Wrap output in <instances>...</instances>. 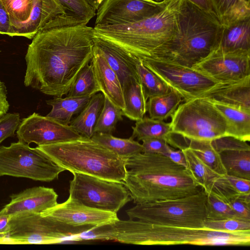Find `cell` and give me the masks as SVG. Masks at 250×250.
<instances>
[{
  "instance_id": "6da1fadb",
  "label": "cell",
  "mask_w": 250,
  "mask_h": 250,
  "mask_svg": "<svg viewBox=\"0 0 250 250\" xmlns=\"http://www.w3.org/2000/svg\"><path fill=\"white\" fill-rule=\"evenodd\" d=\"M94 28L65 14L47 23L32 39L25 56L24 84L54 97L67 95L90 62Z\"/></svg>"
},
{
  "instance_id": "7a4b0ae2",
  "label": "cell",
  "mask_w": 250,
  "mask_h": 250,
  "mask_svg": "<svg viewBox=\"0 0 250 250\" xmlns=\"http://www.w3.org/2000/svg\"><path fill=\"white\" fill-rule=\"evenodd\" d=\"M126 169L123 184L136 205L182 198L203 189L186 167L161 154L139 153L126 159Z\"/></svg>"
},
{
  "instance_id": "3957f363",
  "label": "cell",
  "mask_w": 250,
  "mask_h": 250,
  "mask_svg": "<svg viewBox=\"0 0 250 250\" xmlns=\"http://www.w3.org/2000/svg\"><path fill=\"white\" fill-rule=\"evenodd\" d=\"M96 237L140 245L249 246L250 230L228 232L208 229L149 224L129 219L98 227Z\"/></svg>"
},
{
  "instance_id": "277c9868",
  "label": "cell",
  "mask_w": 250,
  "mask_h": 250,
  "mask_svg": "<svg viewBox=\"0 0 250 250\" xmlns=\"http://www.w3.org/2000/svg\"><path fill=\"white\" fill-rule=\"evenodd\" d=\"M223 28L215 14L181 0L175 35L150 58L192 67L219 46Z\"/></svg>"
},
{
  "instance_id": "5b68a950",
  "label": "cell",
  "mask_w": 250,
  "mask_h": 250,
  "mask_svg": "<svg viewBox=\"0 0 250 250\" xmlns=\"http://www.w3.org/2000/svg\"><path fill=\"white\" fill-rule=\"evenodd\" d=\"M181 0H170L155 15L125 25L94 26V34L116 44L141 62L171 40L178 28Z\"/></svg>"
},
{
  "instance_id": "8992f818",
  "label": "cell",
  "mask_w": 250,
  "mask_h": 250,
  "mask_svg": "<svg viewBox=\"0 0 250 250\" xmlns=\"http://www.w3.org/2000/svg\"><path fill=\"white\" fill-rule=\"evenodd\" d=\"M37 147L72 173H82L122 183L125 180L127 159L91 138L82 136L74 140Z\"/></svg>"
},
{
  "instance_id": "52a82bcc",
  "label": "cell",
  "mask_w": 250,
  "mask_h": 250,
  "mask_svg": "<svg viewBox=\"0 0 250 250\" xmlns=\"http://www.w3.org/2000/svg\"><path fill=\"white\" fill-rule=\"evenodd\" d=\"M207 194L199 192L175 199L136 204L126 210L130 219L159 225L204 228Z\"/></svg>"
},
{
  "instance_id": "ba28073f",
  "label": "cell",
  "mask_w": 250,
  "mask_h": 250,
  "mask_svg": "<svg viewBox=\"0 0 250 250\" xmlns=\"http://www.w3.org/2000/svg\"><path fill=\"white\" fill-rule=\"evenodd\" d=\"M173 133L185 139L212 141L226 136V120L211 101L195 98L180 104L171 117Z\"/></svg>"
},
{
  "instance_id": "9c48e42d",
  "label": "cell",
  "mask_w": 250,
  "mask_h": 250,
  "mask_svg": "<svg viewBox=\"0 0 250 250\" xmlns=\"http://www.w3.org/2000/svg\"><path fill=\"white\" fill-rule=\"evenodd\" d=\"M7 235L9 244H52L73 241L75 236L92 226H73L41 213L21 212L12 215Z\"/></svg>"
},
{
  "instance_id": "30bf717a",
  "label": "cell",
  "mask_w": 250,
  "mask_h": 250,
  "mask_svg": "<svg viewBox=\"0 0 250 250\" xmlns=\"http://www.w3.org/2000/svg\"><path fill=\"white\" fill-rule=\"evenodd\" d=\"M65 169L38 148L18 141L0 146V177L10 176L50 182Z\"/></svg>"
},
{
  "instance_id": "8fae6325",
  "label": "cell",
  "mask_w": 250,
  "mask_h": 250,
  "mask_svg": "<svg viewBox=\"0 0 250 250\" xmlns=\"http://www.w3.org/2000/svg\"><path fill=\"white\" fill-rule=\"evenodd\" d=\"M69 197L87 207L117 213L131 200L123 183L79 173H73Z\"/></svg>"
},
{
  "instance_id": "7c38bea8",
  "label": "cell",
  "mask_w": 250,
  "mask_h": 250,
  "mask_svg": "<svg viewBox=\"0 0 250 250\" xmlns=\"http://www.w3.org/2000/svg\"><path fill=\"white\" fill-rule=\"evenodd\" d=\"M8 14L9 36L32 39L37 32L56 17L64 14L55 0H0Z\"/></svg>"
},
{
  "instance_id": "4fadbf2b",
  "label": "cell",
  "mask_w": 250,
  "mask_h": 250,
  "mask_svg": "<svg viewBox=\"0 0 250 250\" xmlns=\"http://www.w3.org/2000/svg\"><path fill=\"white\" fill-rule=\"evenodd\" d=\"M142 62L179 93L184 101L196 98L219 82L192 67L169 61L150 58Z\"/></svg>"
},
{
  "instance_id": "5bb4252c",
  "label": "cell",
  "mask_w": 250,
  "mask_h": 250,
  "mask_svg": "<svg viewBox=\"0 0 250 250\" xmlns=\"http://www.w3.org/2000/svg\"><path fill=\"white\" fill-rule=\"evenodd\" d=\"M170 0H104L97 9L94 26L125 25L152 16Z\"/></svg>"
},
{
  "instance_id": "9a60e30c",
  "label": "cell",
  "mask_w": 250,
  "mask_h": 250,
  "mask_svg": "<svg viewBox=\"0 0 250 250\" xmlns=\"http://www.w3.org/2000/svg\"><path fill=\"white\" fill-rule=\"evenodd\" d=\"M17 136L20 141L40 146L74 140L83 136L69 125L33 113L21 122Z\"/></svg>"
},
{
  "instance_id": "2e32d148",
  "label": "cell",
  "mask_w": 250,
  "mask_h": 250,
  "mask_svg": "<svg viewBox=\"0 0 250 250\" xmlns=\"http://www.w3.org/2000/svg\"><path fill=\"white\" fill-rule=\"evenodd\" d=\"M192 67L217 82L237 80L250 75V51H212Z\"/></svg>"
},
{
  "instance_id": "e0dca14e",
  "label": "cell",
  "mask_w": 250,
  "mask_h": 250,
  "mask_svg": "<svg viewBox=\"0 0 250 250\" xmlns=\"http://www.w3.org/2000/svg\"><path fill=\"white\" fill-rule=\"evenodd\" d=\"M41 214L76 227L92 226L97 227L112 223L119 219L117 213L87 207L69 197L64 202L58 203Z\"/></svg>"
},
{
  "instance_id": "ac0fdd59",
  "label": "cell",
  "mask_w": 250,
  "mask_h": 250,
  "mask_svg": "<svg viewBox=\"0 0 250 250\" xmlns=\"http://www.w3.org/2000/svg\"><path fill=\"white\" fill-rule=\"evenodd\" d=\"M211 144L220 154L227 174L250 180V146L247 142L224 136Z\"/></svg>"
},
{
  "instance_id": "d6986e66",
  "label": "cell",
  "mask_w": 250,
  "mask_h": 250,
  "mask_svg": "<svg viewBox=\"0 0 250 250\" xmlns=\"http://www.w3.org/2000/svg\"><path fill=\"white\" fill-rule=\"evenodd\" d=\"M58 195L52 188L43 186L26 188L10 196V202L1 210L6 214L21 212L42 213L58 204Z\"/></svg>"
},
{
  "instance_id": "ffe728a7",
  "label": "cell",
  "mask_w": 250,
  "mask_h": 250,
  "mask_svg": "<svg viewBox=\"0 0 250 250\" xmlns=\"http://www.w3.org/2000/svg\"><path fill=\"white\" fill-rule=\"evenodd\" d=\"M196 98L250 111V75L237 80L218 82Z\"/></svg>"
},
{
  "instance_id": "44dd1931",
  "label": "cell",
  "mask_w": 250,
  "mask_h": 250,
  "mask_svg": "<svg viewBox=\"0 0 250 250\" xmlns=\"http://www.w3.org/2000/svg\"><path fill=\"white\" fill-rule=\"evenodd\" d=\"M94 45L102 54L117 75L122 87L133 79L140 81L137 74L136 59L107 40L94 34Z\"/></svg>"
},
{
  "instance_id": "7402d4cb",
  "label": "cell",
  "mask_w": 250,
  "mask_h": 250,
  "mask_svg": "<svg viewBox=\"0 0 250 250\" xmlns=\"http://www.w3.org/2000/svg\"><path fill=\"white\" fill-rule=\"evenodd\" d=\"M91 62L100 92L123 110L125 107L123 92L119 78L94 45Z\"/></svg>"
},
{
  "instance_id": "603a6c76",
  "label": "cell",
  "mask_w": 250,
  "mask_h": 250,
  "mask_svg": "<svg viewBox=\"0 0 250 250\" xmlns=\"http://www.w3.org/2000/svg\"><path fill=\"white\" fill-rule=\"evenodd\" d=\"M132 129L131 137L136 138L138 141L148 138L162 139L174 148L182 149L186 147L175 140V134L172 131L170 123L164 121L144 117L136 121Z\"/></svg>"
},
{
  "instance_id": "cb8c5ba5",
  "label": "cell",
  "mask_w": 250,
  "mask_h": 250,
  "mask_svg": "<svg viewBox=\"0 0 250 250\" xmlns=\"http://www.w3.org/2000/svg\"><path fill=\"white\" fill-rule=\"evenodd\" d=\"M213 103L226 120V136H231L245 142H250V111L233 106Z\"/></svg>"
},
{
  "instance_id": "d4e9b609",
  "label": "cell",
  "mask_w": 250,
  "mask_h": 250,
  "mask_svg": "<svg viewBox=\"0 0 250 250\" xmlns=\"http://www.w3.org/2000/svg\"><path fill=\"white\" fill-rule=\"evenodd\" d=\"M104 103V95L102 92L94 94L79 115L72 120L69 125L82 136L91 138L94 134V127Z\"/></svg>"
},
{
  "instance_id": "484cf974",
  "label": "cell",
  "mask_w": 250,
  "mask_h": 250,
  "mask_svg": "<svg viewBox=\"0 0 250 250\" xmlns=\"http://www.w3.org/2000/svg\"><path fill=\"white\" fill-rule=\"evenodd\" d=\"M91 96L54 97L46 101L52 109L46 116L62 124L69 125L73 115L80 113L88 103Z\"/></svg>"
},
{
  "instance_id": "4316f807",
  "label": "cell",
  "mask_w": 250,
  "mask_h": 250,
  "mask_svg": "<svg viewBox=\"0 0 250 250\" xmlns=\"http://www.w3.org/2000/svg\"><path fill=\"white\" fill-rule=\"evenodd\" d=\"M209 192L228 203L250 194V180L228 174L220 175L214 181Z\"/></svg>"
},
{
  "instance_id": "83f0119b",
  "label": "cell",
  "mask_w": 250,
  "mask_h": 250,
  "mask_svg": "<svg viewBox=\"0 0 250 250\" xmlns=\"http://www.w3.org/2000/svg\"><path fill=\"white\" fill-rule=\"evenodd\" d=\"M217 48L224 52L250 51V18L224 27L220 44Z\"/></svg>"
},
{
  "instance_id": "f1b7e54d",
  "label": "cell",
  "mask_w": 250,
  "mask_h": 250,
  "mask_svg": "<svg viewBox=\"0 0 250 250\" xmlns=\"http://www.w3.org/2000/svg\"><path fill=\"white\" fill-rule=\"evenodd\" d=\"M215 14L223 27L250 18L248 0H211Z\"/></svg>"
},
{
  "instance_id": "f546056e",
  "label": "cell",
  "mask_w": 250,
  "mask_h": 250,
  "mask_svg": "<svg viewBox=\"0 0 250 250\" xmlns=\"http://www.w3.org/2000/svg\"><path fill=\"white\" fill-rule=\"evenodd\" d=\"M122 89L125 103L123 115L133 121L142 119L146 112L147 100L140 81L133 79Z\"/></svg>"
},
{
  "instance_id": "4dcf8cb0",
  "label": "cell",
  "mask_w": 250,
  "mask_h": 250,
  "mask_svg": "<svg viewBox=\"0 0 250 250\" xmlns=\"http://www.w3.org/2000/svg\"><path fill=\"white\" fill-rule=\"evenodd\" d=\"M183 101L180 94L171 88L165 94L149 98L146 111L150 118L165 121L171 117Z\"/></svg>"
},
{
  "instance_id": "1f68e13d",
  "label": "cell",
  "mask_w": 250,
  "mask_h": 250,
  "mask_svg": "<svg viewBox=\"0 0 250 250\" xmlns=\"http://www.w3.org/2000/svg\"><path fill=\"white\" fill-rule=\"evenodd\" d=\"M181 150L185 157L186 168L196 182L208 193L214 181L220 175L209 168L188 146Z\"/></svg>"
},
{
  "instance_id": "d6a6232c",
  "label": "cell",
  "mask_w": 250,
  "mask_h": 250,
  "mask_svg": "<svg viewBox=\"0 0 250 250\" xmlns=\"http://www.w3.org/2000/svg\"><path fill=\"white\" fill-rule=\"evenodd\" d=\"M91 139L125 159L143 152V150L142 145L131 137L123 139L114 137L111 134L96 133Z\"/></svg>"
},
{
  "instance_id": "836d02e7",
  "label": "cell",
  "mask_w": 250,
  "mask_h": 250,
  "mask_svg": "<svg viewBox=\"0 0 250 250\" xmlns=\"http://www.w3.org/2000/svg\"><path fill=\"white\" fill-rule=\"evenodd\" d=\"M136 67L144 94L147 100L149 98L165 94L170 87L156 74L145 66L142 62L136 60Z\"/></svg>"
},
{
  "instance_id": "e575fe53",
  "label": "cell",
  "mask_w": 250,
  "mask_h": 250,
  "mask_svg": "<svg viewBox=\"0 0 250 250\" xmlns=\"http://www.w3.org/2000/svg\"><path fill=\"white\" fill-rule=\"evenodd\" d=\"M188 146L209 168L219 175L227 174L219 153L210 141L189 140Z\"/></svg>"
},
{
  "instance_id": "d590c367",
  "label": "cell",
  "mask_w": 250,
  "mask_h": 250,
  "mask_svg": "<svg viewBox=\"0 0 250 250\" xmlns=\"http://www.w3.org/2000/svg\"><path fill=\"white\" fill-rule=\"evenodd\" d=\"M100 91L92 63L86 64L79 72L67 96H92Z\"/></svg>"
},
{
  "instance_id": "8d00e7d4",
  "label": "cell",
  "mask_w": 250,
  "mask_h": 250,
  "mask_svg": "<svg viewBox=\"0 0 250 250\" xmlns=\"http://www.w3.org/2000/svg\"><path fill=\"white\" fill-rule=\"evenodd\" d=\"M123 110L104 96V105L94 127V134H112L117 123L123 120Z\"/></svg>"
},
{
  "instance_id": "74e56055",
  "label": "cell",
  "mask_w": 250,
  "mask_h": 250,
  "mask_svg": "<svg viewBox=\"0 0 250 250\" xmlns=\"http://www.w3.org/2000/svg\"><path fill=\"white\" fill-rule=\"evenodd\" d=\"M63 9L64 14L87 24L96 14L85 0H55Z\"/></svg>"
},
{
  "instance_id": "f35d334b",
  "label": "cell",
  "mask_w": 250,
  "mask_h": 250,
  "mask_svg": "<svg viewBox=\"0 0 250 250\" xmlns=\"http://www.w3.org/2000/svg\"><path fill=\"white\" fill-rule=\"evenodd\" d=\"M206 208L207 219L223 220L241 218L228 204L218 198L211 192L207 194Z\"/></svg>"
},
{
  "instance_id": "ab89813d",
  "label": "cell",
  "mask_w": 250,
  "mask_h": 250,
  "mask_svg": "<svg viewBox=\"0 0 250 250\" xmlns=\"http://www.w3.org/2000/svg\"><path fill=\"white\" fill-rule=\"evenodd\" d=\"M204 228L228 232L250 230V220L242 218L223 220L206 219L204 223Z\"/></svg>"
},
{
  "instance_id": "60d3db41",
  "label": "cell",
  "mask_w": 250,
  "mask_h": 250,
  "mask_svg": "<svg viewBox=\"0 0 250 250\" xmlns=\"http://www.w3.org/2000/svg\"><path fill=\"white\" fill-rule=\"evenodd\" d=\"M21 122L18 113H7L0 118V144L6 138L14 136Z\"/></svg>"
},
{
  "instance_id": "b9f144b4",
  "label": "cell",
  "mask_w": 250,
  "mask_h": 250,
  "mask_svg": "<svg viewBox=\"0 0 250 250\" xmlns=\"http://www.w3.org/2000/svg\"><path fill=\"white\" fill-rule=\"evenodd\" d=\"M228 204L241 218L250 220V194L230 201Z\"/></svg>"
},
{
  "instance_id": "7bdbcfd3",
  "label": "cell",
  "mask_w": 250,
  "mask_h": 250,
  "mask_svg": "<svg viewBox=\"0 0 250 250\" xmlns=\"http://www.w3.org/2000/svg\"><path fill=\"white\" fill-rule=\"evenodd\" d=\"M143 152L159 153L164 155L169 145L162 139L148 138L142 141Z\"/></svg>"
},
{
  "instance_id": "ee69618b",
  "label": "cell",
  "mask_w": 250,
  "mask_h": 250,
  "mask_svg": "<svg viewBox=\"0 0 250 250\" xmlns=\"http://www.w3.org/2000/svg\"><path fill=\"white\" fill-rule=\"evenodd\" d=\"M10 21L8 13L0 0V34L9 36Z\"/></svg>"
},
{
  "instance_id": "f6af8a7d",
  "label": "cell",
  "mask_w": 250,
  "mask_h": 250,
  "mask_svg": "<svg viewBox=\"0 0 250 250\" xmlns=\"http://www.w3.org/2000/svg\"><path fill=\"white\" fill-rule=\"evenodd\" d=\"M165 155L177 164L186 167L185 157L181 149L175 150L171 146H169Z\"/></svg>"
},
{
  "instance_id": "bcb514c9",
  "label": "cell",
  "mask_w": 250,
  "mask_h": 250,
  "mask_svg": "<svg viewBox=\"0 0 250 250\" xmlns=\"http://www.w3.org/2000/svg\"><path fill=\"white\" fill-rule=\"evenodd\" d=\"M9 106L6 86L4 83L0 80V118L7 113Z\"/></svg>"
},
{
  "instance_id": "7dc6e473",
  "label": "cell",
  "mask_w": 250,
  "mask_h": 250,
  "mask_svg": "<svg viewBox=\"0 0 250 250\" xmlns=\"http://www.w3.org/2000/svg\"><path fill=\"white\" fill-rule=\"evenodd\" d=\"M188 0L195 5L201 9L206 12L215 14L211 0Z\"/></svg>"
},
{
  "instance_id": "c3c4849f",
  "label": "cell",
  "mask_w": 250,
  "mask_h": 250,
  "mask_svg": "<svg viewBox=\"0 0 250 250\" xmlns=\"http://www.w3.org/2000/svg\"><path fill=\"white\" fill-rule=\"evenodd\" d=\"M11 215L0 211V234H7L9 230V220Z\"/></svg>"
},
{
  "instance_id": "681fc988",
  "label": "cell",
  "mask_w": 250,
  "mask_h": 250,
  "mask_svg": "<svg viewBox=\"0 0 250 250\" xmlns=\"http://www.w3.org/2000/svg\"><path fill=\"white\" fill-rule=\"evenodd\" d=\"M88 4L95 10L98 9L99 6L104 0H85Z\"/></svg>"
},
{
  "instance_id": "f907efd6",
  "label": "cell",
  "mask_w": 250,
  "mask_h": 250,
  "mask_svg": "<svg viewBox=\"0 0 250 250\" xmlns=\"http://www.w3.org/2000/svg\"><path fill=\"white\" fill-rule=\"evenodd\" d=\"M7 234H0V244H9Z\"/></svg>"
},
{
  "instance_id": "816d5d0a",
  "label": "cell",
  "mask_w": 250,
  "mask_h": 250,
  "mask_svg": "<svg viewBox=\"0 0 250 250\" xmlns=\"http://www.w3.org/2000/svg\"><path fill=\"white\" fill-rule=\"evenodd\" d=\"M249 0V1H250V0Z\"/></svg>"
},
{
  "instance_id": "f5cc1de1",
  "label": "cell",
  "mask_w": 250,
  "mask_h": 250,
  "mask_svg": "<svg viewBox=\"0 0 250 250\" xmlns=\"http://www.w3.org/2000/svg\"></svg>"
}]
</instances>
